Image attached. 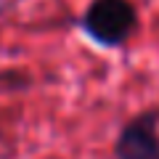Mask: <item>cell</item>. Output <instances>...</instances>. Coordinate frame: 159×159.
Instances as JSON below:
<instances>
[{"instance_id":"6da1fadb","label":"cell","mask_w":159,"mask_h":159,"mask_svg":"<svg viewBox=\"0 0 159 159\" xmlns=\"http://www.w3.org/2000/svg\"><path fill=\"white\" fill-rule=\"evenodd\" d=\"M80 24L96 45L122 48L138 29V11L130 0H90Z\"/></svg>"},{"instance_id":"7a4b0ae2","label":"cell","mask_w":159,"mask_h":159,"mask_svg":"<svg viewBox=\"0 0 159 159\" xmlns=\"http://www.w3.org/2000/svg\"><path fill=\"white\" fill-rule=\"evenodd\" d=\"M114 159H159V109H146L122 125Z\"/></svg>"}]
</instances>
